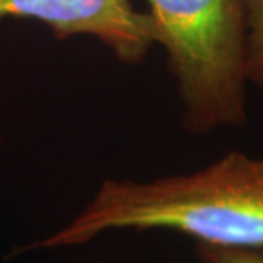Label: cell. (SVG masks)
Segmentation results:
<instances>
[{
	"instance_id": "6da1fadb",
	"label": "cell",
	"mask_w": 263,
	"mask_h": 263,
	"mask_svg": "<svg viewBox=\"0 0 263 263\" xmlns=\"http://www.w3.org/2000/svg\"><path fill=\"white\" fill-rule=\"evenodd\" d=\"M166 229L195 243L263 246V156L231 149L192 173L148 182L109 178L80 214L17 253L71 248L110 231Z\"/></svg>"
},
{
	"instance_id": "7a4b0ae2",
	"label": "cell",
	"mask_w": 263,
	"mask_h": 263,
	"mask_svg": "<svg viewBox=\"0 0 263 263\" xmlns=\"http://www.w3.org/2000/svg\"><path fill=\"white\" fill-rule=\"evenodd\" d=\"M189 134L248 124L243 0H146Z\"/></svg>"
},
{
	"instance_id": "3957f363",
	"label": "cell",
	"mask_w": 263,
	"mask_h": 263,
	"mask_svg": "<svg viewBox=\"0 0 263 263\" xmlns=\"http://www.w3.org/2000/svg\"><path fill=\"white\" fill-rule=\"evenodd\" d=\"M4 17L39 21L57 39L93 36L127 65L141 63L156 44L153 19L133 0H0Z\"/></svg>"
},
{
	"instance_id": "277c9868",
	"label": "cell",
	"mask_w": 263,
	"mask_h": 263,
	"mask_svg": "<svg viewBox=\"0 0 263 263\" xmlns=\"http://www.w3.org/2000/svg\"><path fill=\"white\" fill-rule=\"evenodd\" d=\"M243 70L248 87L263 90V0H243Z\"/></svg>"
},
{
	"instance_id": "5b68a950",
	"label": "cell",
	"mask_w": 263,
	"mask_h": 263,
	"mask_svg": "<svg viewBox=\"0 0 263 263\" xmlns=\"http://www.w3.org/2000/svg\"><path fill=\"white\" fill-rule=\"evenodd\" d=\"M199 263H263V246L260 248H229L205 243H195Z\"/></svg>"
},
{
	"instance_id": "8992f818",
	"label": "cell",
	"mask_w": 263,
	"mask_h": 263,
	"mask_svg": "<svg viewBox=\"0 0 263 263\" xmlns=\"http://www.w3.org/2000/svg\"><path fill=\"white\" fill-rule=\"evenodd\" d=\"M166 263H182V261H177V260H172V261H166Z\"/></svg>"
}]
</instances>
